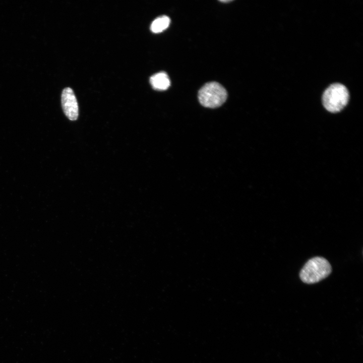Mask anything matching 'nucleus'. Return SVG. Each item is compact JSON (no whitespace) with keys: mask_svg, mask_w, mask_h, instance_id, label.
<instances>
[{"mask_svg":"<svg viewBox=\"0 0 363 363\" xmlns=\"http://www.w3.org/2000/svg\"><path fill=\"white\" fill-rule=\"evenodd\" d=\"M331 271V266L325 258L316 257L307 262L300 272L299 277L304 283L313 284L327 277Z\"/></svg>","mask_w":363,"mask_h":363,"instance_id":"1","label":"nucleus"},{"mask_svg":"<svg viewBox=\"0 0 363 363\" xmlns=\"http://www.w3.org/2000/svg\"><path fill=\"white\" fill-rule=\"evenodd\" d=\"M220 2H223V3H228V2H230L231 1H221Z\"/></svg>","mask_w":363,"mask_h":363,"instance_id":"7","label":"nucleus"},{"mask_svg":"<svg viewBox=\"0 0 363 363\" xmlns=\"http://www.w3.org/2000/svg\"><path fill=\"white\" fill-rule=\"evenodd\" d=\"M227 93L225 89L219 83L211 82L205 84L199 91L200 103L204 107L216 108L226 101Z\"/></svg>","mask_w":363,"mask_h":363,"instance_id":"3","label":"nucleus"},{"mask_svg":"<svg viewBox=\"0 0 363 363\" xmlns=\"http://www.w3.org/2000/svg\"><path fill=\"white\" fill-rule=\"evenodd\" d=\"M349 94L343 84L336 83L329 86L324 91L322 102L324 107L329 112H338L347 104Z\"/></svg>","mask_w":363,"mask_h":363,"instance_id":"2","label":"nucleus"},{"mask_svg":"<svg viewBox=\"0 0 363 363\" xmlns=\"http://www.w3.org/2000/svg\"><path fill=\"white\" fill-rule=\"evenodd\" d=\"M62 105L67 117L71 120L77 119L79 114L78 105L73 90L65 88L62 94Z\"/></svg>","mask_w":363,"mask_h":363,"instance_id":"4","label":"nucleus"},{"mask_svg":"<svg viewBox=\"0 0 363 363\" xmlns=\"http://www.w3.org/2000/svg\"><path fill=\"white\" fill-rule=\"evenodd\" d=\"M170 18L166 16H160L151 23L150 30L153 33H160L165 30L169 25Z\"/></svg>","mask_w":363,"mask_h":363,"instance_id":"6","label":"nucleus"},{"mask_svg":"<svg viewBox=\"0 0 363 363\" xmlns=\"http://www.w3.org/2000/svg\"><path fill=\"white\" fill-rule=\"evenodd\" d=\"M150 83L153 88L159 91L165 90L170 85V79L165 72L157 73L150 78Z\"/></svg>","mask_w":363,"mask_h":363,"instance_id":"5","label":"nucleus"}]
</instances>
